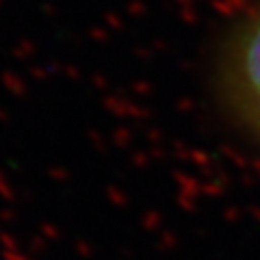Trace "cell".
<instances>
[{"instance_id":"1","label":"cell","mask_w":260,"mask_h":260,"mask_svg":"<svg viewBox=\"0 0 260 260\" xmlns=\"http://www.w3.org/2000/svg\"><path fill=\"white\" fill-rule=\"evenodd\" d=\"M237 74L241 83L243 104H245L251 121L260 130V13L249 24L245 37H243L237 59Z\"/></svg>"}]
</instances>
